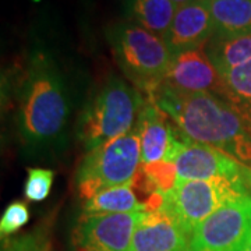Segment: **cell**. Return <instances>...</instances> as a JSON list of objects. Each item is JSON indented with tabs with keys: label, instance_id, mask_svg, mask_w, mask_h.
Instances as JSON below:
<instances>
[{
	"label": "cell",
	"instance_id": "1",
	"mask_svg": "<svg viewBox=\"0 0 251 251\" xmlns=\"http://www.w3.org/2000/svg\"><path fill=\"white\" fill-rule=\"evenodd\" d=\"M148 97L190 140L251 163V126L225 99L212 92H177L162 84Z\"/></svg>",
	"mask_w": 251,
	"mask_h": 251
},
{
	"label": "cell",
	"instance_id": "2",
	"mask_svg": "<svg viewBox=\"0 0 251 251\" xmlns=\"http://www.w3.org/2000/svg\"><path fill=\"white\" fill-rule=\"evenodd\" d=\"M67 116L69 102L59 73L46 56L35 54L20 98V134L31 145L50 143L60 135Z\"/></svg>",
	"mask_w": 251,
	"mask_h": 251
},
{
	"label": "cell",
	"instance_id": "3",
	"mask_svg": "<svg viewBox=\"0 0 251 251\" xmlns=\"http://www.w3.org/2000/svg\"><path fill=\"white\" fill-rule=\"evenodd\" d=\"M138 91L125 80L112 77L82 110L78 138L87 151L131 131L144 108Z\"/></svg>",
	"mask_w": 251,
	"mask_h": 251
},
{
	"label": "cell",
	"instance_id": "4",
	"mask_svg": "<svg viewBox=\"0 0 251 251\" xmlns=\"http://www.w3.org/2000/svg\"><path fill=\"white\" fill-rule=\"evenodd\" d=\"M112 49L127 78L148 95L163 82L173 54L165 39L137 24H123L110 35Z\"/></svg>",
	"mask_w": 251,
	"mask_h": 251
},
{
	"label": "cell",
	"instance_id": "5",
	"mask_svg": "<svg viewBox=\"0 0 251 251\" xmlns=\"http://www.w3.org/2000/svg\"><path fill=\"white\" fill-rule=\"evenodd\" d=\"M141 140L138 127L88 151L77 171V187L85 201L109 187L126 184L140 171Z\"/></svg>",
	"mask_w": 251,
	"mask_h": 251
},
{
	"label": "cell",
	"instance_id": "6",
	"mask_svg": "<svg viewBox=\"0 0 251 251\" xmlns=\"http://www.w3.org/2000/svg\"><path fill=\"white\" fill-rule=\"evenodd\" d=\"M243 196H251V183L246 179L183 180L165 196L163 206L191 236L206 218Z\"/></svg>",
	"mask_w": 251,
	"mask_h": 251
},
{
	"label": "cell",
	"instance_id": "7",
	"mask_svg": "<svg viewBox=\"0 0 251 251\" xmlns=\"http://www.w3.org/2000/svg\"><path fill=\"white\" fill-rule=\"evenodd\" d=\"M163 161L176 165L177 181L227 177L246 179L251 183V169L244 163L218 148L196 143L183 133L176 137Z\"/></svg>",
	"mask_w": 251,
	"mask_h": 251
},
{
	"label": "cell",
	"instance_id": "8",
	"mask_svg": "<svg viewBox=\"0 0 251 251\" xmlns=\"http://www.w3.org/2000/svg\"><path fill=\"white\" fill-rule=\"evenodd\" d=\"M251 239V196L229 202L191 234L190 251H244Z\"/></svg>",
	"mask_w": 251,
	"mask_h": 251
},
{
	"label": "cell",
	"instance_id": "9",
	"mask_svg": "<svg viewBox=\"0 0 251 251\" xmlns=\"http://www.w3.org/2000/svg\"><path fill=\"white\" fill-rule=\"evenodd\" d=\"M144 212L82 214L73 230V251H130L135 226Z\"/></svg>",
	"mask_w": 251,
	"mask_h": 251
},
{
	"label": "cell",
	"instance_id": "10",
	"mask_svg": "<svg viewBox=\"0 0 251 251\" xmlns=\"http://www.w3.org/2000/svg\"><path fill=\"white\" fill-rule=\"evenodd\" d=\"M162 85L184 94L212 92L219 97L222 75L209 60L202 46L175 54Z\"/></svg>",
	"mask_w": 251,
	"mask_h": 251
},
{
	"label": "cell",
	"instance_id": "11",
	"mask_svg": "<svg viewBox=\"0 0 251 251\" xmlns=\"http://www.w3.org/2000/svg\"><path fill=\"white\" fill-rule=\"evenodd\" d=\"M191 236L166 206L144 212L135 226L130 251H188Z\"/></svg>",
	"mask_w": 251,
	"mask_h": 251
},
{
	"label": "cell",
	"instance_id": "12",
	"mask_svg": "<svg viewBox=\"0 0 251 251\" xmlns=\"http://www.w3.org/2000/svg\"><path fill=\"white\" fill-rule=\"evenodd\" d=\"M214 34L215 25L208 0H196L177 9L165 42L175 56L205 46Z\"/></svg>",
	"mask_w": 251,
	"mask_h": 251
},
{
	"label": "cell",
	"instance_id": "13",
	"mask_svg": "<svg viewBox=\"0 0 251 251\" xmlns=\"http://www.w3.org/2000/svg\"><path fill=\"white\" fill-rule=\"evenodd\" d=\"M135 126L140 131L143 165L163 161L177 137L168 122V116L150 102L144 105Z\"/></svg>",
	"mask_w": 251,
	"mask_h": 251
},
{
	"label": "cell",
	"instance_id": "14",
	"mask_svg": "<svg viewBox=\"0 0 251 251\" xmlns=\"http://www.w3.org/2000/svg\"><path fill=\"white\" fill-rule=\"evenodd\" d=\"M215 36L234 38L251 34V0H208Z\"/></svg>",
	"mask_w": 251,
	"mask_h": 251
},
{
	"label": "cell",
	"instance_id": "15",
	"mask_svg": "<svg viewBox=\"0 0 251 251\" xmlns=\"http://www.w3.org/2000/svg\"><path fill=\"white\" fill-rule=\"evenodd\" d=\"M135 190L134 179L126 184L105 188L85 201L84 215H109L145 211L143 201L138 200Z\"/></svg>",
	"mask_w": 251,
	"mask_h": 251
},
{
	"label": "cell",
	"instance_id": "16",
	"mask_svg": "<svg viewBox=\"0 0 251 251\" xmlns=\"http://www.w3.org/2000/svg\"><path fill=\"white\" fill-rule=\"evenodd\" d=\"M205 52L221 75L251 60V34L234 38L212 36Z\"/></svg>",
	"mask_w": 251,
	"mask_h": 251
},
{
	"label": "cell",
	"instance_id": "17",
	"mask_svg": "<svg viewBox=\"0 0 251 251\" xmlns=\"http://www.w3.org/2000/svg\"><path fill=\"white\" fill-rule=\"evenodd\" d=\"M177 6L172 0H130V14L137 25L165 39Z\"/></svg>",
	"mask_w": 251,
	"mask_h": 251
},
{
	"label": "cell",
	"instance_id": "18",
	"mask_svg": "<svg viewBox=\"0 0 251 251\" xmlns=\"http://www.w3.org/2000/svg\"><path fill=\"white\" fill-rule=\"evenodd\" d=\"M219 97L251 126V60L225 73Z\"/></svg>",
	"mask_w": 251,
	"mask_h": 251
},
{
	"label": "cell",
	"instance_id": "19",
	"mask_svg": "<svg viewBox=\"0 0 251 251\" xmlns=\"http://www.w3.org/2000/svg\"><path fill=\"white\" fill-rule=\"evenodd\" d=\"M54 173L49 169L31 168L24 186V196L31 202H41L48 198L53 186Z\"/></svg>",
	"mask_w": 251,
	"mask_h": 251
},
{
	"label": "cell",
	"instance_id": "20",
	"mask_svg": "<svg viewBox=\"0 0 251 251\" xmlns=\"http://www.w3.org/2000/svg\"><path fill=\"white\" fill-rule=\"evenodd\" d=\"M49 239L42 230L1 239V251H49Z\"/></svg>",
	"mask_w": 251,
	"mask_h": 251
},
{
	"label": "cell",
	"instance_id": "21",
	"mask_svg": "<svg viewBox=\"0 0 251 251\" xmlns=\"http://www.w3.org/2000/svg\"><path fill=\"white\" fill-rule=\"evenodd\" d=\"M29 221V211L25 202L13 201L3 212L0 219V234L1 239L10 237L13 233L24 227Z\"/></svg>",
	"mask_w": 251,
	"mask_h": 251
},
{
	"label": "cell",
	"instance_id": "22",
	"mask_svg": "<svg viewBox=\"0 0 251 251\" xmlns=\"http://www.w3.org/2000/svg\"><path fill=\"white\" fill-rule=\"evenodd\" d=\"M177 7H181V6H184V4H188V3H193V1H196V0H172Z\"/></svg>",
	"mask_w": 251,
	"mask_h": 251
},
{
	"label": "cell",
	"instance_id": "23",
	"mask_svg": "<svg viewBox=\"0 0 251 251\" xmlns=\"http://www.w3.org/2000/svg\"><path fill=\"white\" fill-rule=\"evenodd\" d=\"M244 251H251V239H250V243H249V246H247V249Z\"/></svg>",
	"mask_w": 251,
	"mask_h": 251
},
{
	"label": "cell",
	"instance_id": "24",
	"mask_svg": "<svg viewBox=\"0 0 251 251\" xmlns=\"http://www.w3.org/2000/svg\"><path fill=\"white\" fill-rule=\"evenodd\" d=\"M188 251H190V250H188Z\"/></svg>",
	"mask_w": 251,
	"mask_h": 251
}]
</instances>
